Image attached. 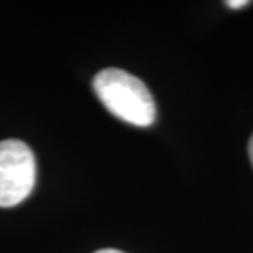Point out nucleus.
I'll use <instances>...</instances> for the list:
<instances>
[{"mask_svg": "<svg viewBox=\"0 0 253 253\" xmlns=\"http://www.w3.org/2000/svg\"><path fill=\"white\" fill-rule=\"evenodd\" d=\"M250 2L249 0H229L225 5L229 8H242V7H245V5H249Z\"/></svg>", "mask_w": 253, "mask_h": 253, "instance_id": "7ed1b4c3", "label": "nucleus"}, {"mask_svg": "<svg viewBox=\"0 0 253 253\" xmlns=\"http://www.w3.org/2000/svg\"><path fill=\"white\" fill-rule=\"evenodd\" d=\"M37 161L27 143L15 138L0 141V207H13L32 194Z\"/></svg>", "mask_w": 253, "mask_h": 253, "instance_id": "f03ea898", "label": "nucleus"}, {"mask_svg": "<svg viewBox=\"0 0 253 253\" xmlns=\"http://www.w3.org/2000/svg\"><path fill=\"white\" fill-rule=\"evenodd\" d=\"M249 156H250V161L253 165V135H252V138L249 141Z\"/></svg>", "mask_w": 253, "mask_h": 253, "instance_id": "20e7f679", "label": "nucleus"}, {"mask_svg": "<svg viewBox=\"0 0 253 253\" xmlns=\"http://www.w3.org/2000/svg\"><path fill=\"white\" fill-rule=\"evenodd\" d=\"M94 253H124V252L114 250V249H104V250H99V252H94Z\"/></svg>", "mask_w": 253, "mask_h": 253, "instance_id": "39448f33", "label": "nucleus"}, {"mask_svg": "<svg viewBox=\"0 0 253 253\" xmlns=\"http://www.w3.org/2000/svg\"><path fill=\"white\" fill-rule=\"evenodd\" d=\"M94 92L110 114L135 126H148L156 119V105L148 87L124 69H102L94 78Z\"/></svg>", "mask_w": 253, "mask_h": 253, "instance_id": "f257e3e1", "label": "nucleus"}]
</instances>
